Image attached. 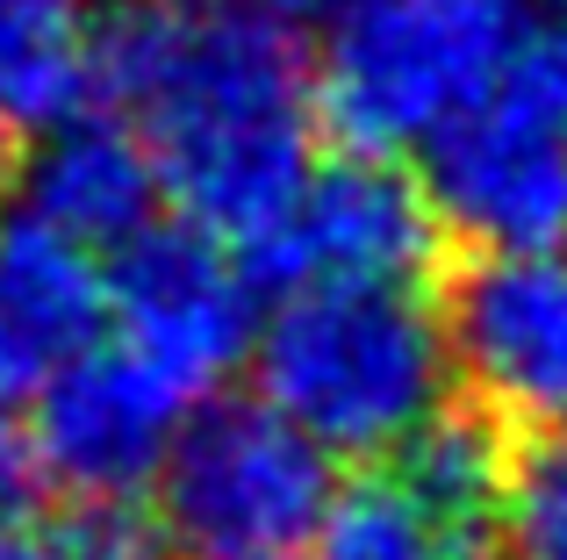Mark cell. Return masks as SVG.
I'll return each instance as SVG.
<instances>
[{
	"label": "cell",
	"instance_id": "6da1fadb",
	"mask_svg": "<svg viewBox=\"0 0 567 560\" xmlns=\"http://www.w3.org/2000/svg\"><path fill=\"white\" fill-rule=\"evenodd\" d=\"M101 86L187 224L230 245H259L317 173V72L295 29L245 0H123Z\"/></svg>",
	"mask_w": 567,
	"mask_h": 560
},
{
	"label": "cell",
	"instance_id": "7a4b0ae2",
	"mask_svg": "<svg viewBox=\"0 0 567 560\" xmlns=\"http://www.w3.org/2000/svg\"><path fill=\"white\" fill-rule=\"evenodd\" d=\"M259 403L309 432L331 460L410 453L445 417V317L416 288H295L266 317Z\"/></svg>",
	"mask_w": 567,
	"mask_h": 560
},
{
	"label": "cell",
	"instance_id": "3957f363",
	"mask_svg": "<svg viewBox=\"0 0 567 560\" xmlns=\"http://www.w3.org/2000/svg\"><path fill=\"white\" fill-rule=\"evenodd\" d=\"M525 43V0H360L331 22L317 108L352 152H424L488 101Z\"/></svg>",
	"mask_w": 567,
	"mask_h": 560
},
{
	"label": "cell",
	"instance_id": "277c9868",
	"mask_svg": "<svg viewBox=\"0 0 567 560\" xmlns=\"http://www.w3.org/2000/svg\"><path fill=\"white\" fill-rule=\"evenodd\" d=\"M331 510V453L274 403L194 409L158 475V525L194 560H288L295 547H317Z\"/></svg>",
	"mask_w": 567,
	"mask_h": 560
},
{
	"label": "cell",
	"instance_id": "5b68a950",
	"mask_svg": "<svg viewBox=\"0 0 567 560\" xmlns=\"http://www.w3.org/2000/svg\"><path fill=\"white\" fill-rule=\"evenodd\" d=\"M187 432V388L130 345H94L37 388L29 460L86 510H130L158 489Z\"/></svg>",
	"mask_w": 567,
	"mask_h": 560
},
{
	"label": "cell",
	"instance_id": "8992f818",
	"mask_svg": "<svg viewBox=\"0 0 567 560\" xmlns=\"http://www.w3.org/2000/svg\"><path fill=\"white\" fill-rule=\"evenodd\" d=\"M445 352L488 424L567 432V245L482 252L445 288Z\"/></svg>",
	"mask_w": 567,
	"mask_h": 560
},
{
	"label": "cell",
	"instance_id": "52a82bcc",
	"mask_svg": "<svg viewBox=\"0 0 567 560\" xmlns=\"http://www.w3.org/2000/svg\"><path fill=\"white\" fill-rule=\"evenodd\" d=\"M424 195L439 230L482 252L567 245V123L511 80L424 144Z\"/></svg>",
	"mask_w": 567,
	"mask_h": 560
},
{
	"label": "cell",
	"instance_id": "ba28073f",
	"mask_svg": "<svg viewBox=\"0 0 567 560\" xmlns=\"http://www.w3.org/2000/svg\"><path fill=\"white\" fill-rule=\"evenodd\" d=\"M259 273L295 288H410L424 259L439 252V216H431L424 180L395 166V158L352 152L331 158L302 180L274 230L259 245Z\"/></svg>",
	"mask_w": 567,
	"mask_h": 560
},
{
	"label": "cell",
	"instance_id": "9c48e42d",
	"mask_svg": "<svg viewBox=\"0 0 567 560\" xmlns=\"http://www.w3.org/2000/svg\"><path fill=\"white\" fill-rule=\"evenodd\" d=\"M109 317L123 323V345L144 352L181 388L223 381L251 345V267L230 238L202 224H152L130 238L109 267Z\"/></svg>",
	"mask_w": 567,
	"mask_h": 560
},
{
	"label": "cell",
	"instance_id": "30bf717a",
	"mask_svg": "<svg viewBox=\"0 0 567 560\" xmlns=\"http://www.w3.org/2000/svg\"><path fill=\"white\" fill-rule=\"evenodd\" d=\"M101 323H109V273L86 245L29 216L0 230V409L86 360L101 345Z\"/></svg>",
	"mask_w": 567,
	"mask_h": 560
},
{
	"label": "cell",
	"instance_id": "8fae6325",
	"mask_svg": "<svg viewBox=\"0 0 567 560\" xmlns=\"http://www.w3.org/2000/svg\"><path fill=\"white\" fill-rule=\"evenodd\" d=\"M158 195L166 180L123 115H72V123L43 129L22 166V216L86 252L101 245L123 252L130 238H144Z\"/></svg>",
	"mask_w": 567,
	"mask_h": 560
},
{
	"label": "cell",
	"instance_id": "7c38bea8",
	"mask_svg": "<svg viewBox=\"0 0 567 560\" xmlns=\"http://www.w3.org/2000/svg\"><path fill=\"white\" fill-rule=\"evenodd\" d=\"M101 22L94 0H0V129H43L86 115L101 86Z\"/></svg>",
	"mask_w": 567,
	"mask_h": 560
},
{
	"label": "cell",
	"instance_id": "4fadbf2b",
	"mask_svg": "<svg viewBox=\"0 0 567 560\" xmlns=\"http://www.w3.org/2000/svg\"><path fill=\"white\" fill-rule=\"evenodd\" d=\"M402 489L439 518V532L460 553L496 560L503 496H511V460H503L488 417H439L410 453H402Z\"/></svg>",
	"mask_w": 567,
	"mask_h": 560
},
{
	"label": "cell",
	"instance_id": "5bb4252c",
	"mask_svg": "<svg viewBox=\"0 0 567 560\" xmlns=\"http://www.w3.org/2000/svg\"><path fill=\"white\" fill-rule=\"evenodd\" d=\"M317 560H474V553H460L402 481H360L352 496H338L331 525L317 532Z\"/></svg>",
	"mask_w": 567,
	"mask_h": 560
},
{
	"label": "cell",
	"instance_id": "9a60e30c",
	"mask_svg": "<svg viewBox=\"0 0 567 560\" xmlns=\"http://www.w3.org/2000/svg\"><path fill=\"white\" fill-rule=\"evenodd\" d=\"M496 560H567V432L532 438L511 460Z\"/></svg>",
	"mask_w": 567,
	"mask_h": 560
},
{
	"label": "cell",
	"instance_id": "2e32d148",
	"mask_svg": "<svg viewBox=\"0 0 567 560\" xmlns=\"http://www.w3.org/2000/svg\"><path fill=\"white\" fill-rule=\"evenodd\" d=\"M503 80L567 123V0L546 14V22L525 29V43H517V58H511V72H503Z\"/></svg>",
	"mask_w": 567,
	"mask_h": 560
},
{
	"label": "cell",
	"instance_id": "e0dca14e",
	"mask_svg": "<svg viewBox=\"0 0 567 560\" xmlns=\"http://www.w3.org/2000/svg\"><path fill=\"white\" fill-rule=\"evenodd\" d=\"M29 496H37V460H29V438L8 432V409H0V532L29 518Z\"/></svg>",
	"mask_w": 567,
	"mask_h": 560
},
{
	"label": "cell",
	"instance_id": "ac0fdd59",
	"mask_svg": "<svg viewBox=\"0 0 567 560\" xmlns=\"http://www.w3.org/2000/svg\"><path fill=\"white\" fill-rule=\"evenodd\" d=\"M0 560H80V553H72V539H51V532L14 525V532H0Z\"/></svg>",
	"mask_w": 567,
	"mask_h": 560
},
{
	"label": "cell",
	"instance_id": "d6986e66",
	"mask_svg": "<svg viewBox=\"0 0 567 560\" xmlns=\"http://www.w3.org/2000/svg\"><path fill=\"white\" fill-rule=\"evenodd\" d=\"M245 8H259V14H274V22H338L346 8H360V0H245Z\"/></svg>",
	"mask_w": 567,
	"mask_h": 560
}]
</instances>
